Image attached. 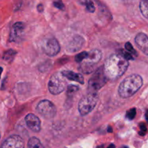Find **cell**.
Returning <instances> with one entry per match:
<instances>
[{"label":"cell","instance_id":"14","mask_svg":"<svg viewBox=\"0 0 148 148\" xmlns=\"http://www.w3.org/2000/svg\"><path fill=\"white\" fill-rule=\"evenodd\" d=\"M61 73L65 78L69 79V80L75 81V82H79L80 84H84V82H85L83 76L79 73H75V72L69 70L62 71Z\"/></svg>","mask_w":148,"mask_h":148},{"label":"cell","instance_id":"8","mask_svg":"<svg viewBox=\"0 0 148 148\" xmlns=\"http://www.w3.org/2000/svg\"><path fill=\"white\" fill-rule=\"evenodd\" d=\"M43 49L46 55L54 56L59 53L61 47L59 41L56 38H51L45 40L43 44Z\"/></svg>","mask_w":148,"mask_h":148},{"label":"cell","instance_id":"19","mask_svg":"<svg viewBox=\"0 0 148 148\" xmlns=\"http://www.w3.org/2000/svg\"><path fill=\"white\" fill-rule=\"evenodd\" d=\"M88 52L85 51L81 52V53H78V54L75 56V61H76L77 62H78V63H81L84 59H86L87 56H88Z\"/></svg>","mask_w":148,"mask_h":148},{"label":"cell","instance_id":"13","mask_svg":"<svg viewBox=\"0 0 148 148\" xmlns=\"http://www.w3.org/2000/svg\"><path fill=\"white\" fill-rule=\"evenodd\" d=\"M135 43L137 47L143 53L148 56V36L143 33H140L136 36Z\"/></svg>","mask_w":148,"mask_h":148},{"label":"cell","instance_id":"30","mask_svg":"<svg viewBox=\"0 0 148 148\" xmlns=\"http://www.w3.org/2000/svg\"><path fill=\"white\" fill-rule=\"evenodd\" d=\"M108 132H112V129H111V127H108Z\"/></svg>","mask_w":148,"mask_h":148},{"label":"cell","instance_id":"4","mask_svg":"<svg viewBox=\"0 0 148 148\" xmlns=\"http://www.w3.org/2000/svg\"><path fill=\"white\" fill-rule=\"evenodd\" d=\"M98 101V95L96 92H90L81 98L78 104V111L81 116L88 115L90 113Z\"/></svg>","mask_w":148,"mask_h":148},{"label":"cell","instance_id":"25","mask_svg":"<svg viewBox=\"0 0 148 148\" xmlns=\"http://www.w3.org/2000/svg\"><path fill=\"white\" fill-rule=\"evenodd\" d=\"M53 5H54L56 8L59 9V10H61L64 9V6L63 3H62L61 1H55L54 2H53Z\"/></svg>","mask_w":148,"mask_h":148},{"label":"cell","instance_id":"26","mask_svg":"<svg viewBox=\"0 0 148 148\" xmlns=\"http://www.w3.org/2000/svg\"><path fill=\"white\" fill-rule=\"evenodd\" d=\"M38 12H42L43 11V6L41 4L38 5Z\"/></svg>","mask_w":148,"mask_h":148},{"label":"cell","instance_id":"9","mask_svg":"<svg viewBox=\"0 0 148 148\" xmlns=\"http://www.w3.org/2000/svg\"><path fill=\"white\" fill-rule=\"evenodd\" d=\"M25 24L22 22H17L12 26L10 34V40L11 42H19L24 34Z\"/></svg>","mask_w":148,"mask_h":148},{"label":"cell","instance_id":"27","mask_svg":"<svg viewBox=\"0 0 148 148\" xmlns=\"http://www.w3.org/2000/svg\"><path fill=\"white\" fill-rule=\"evenodd\" d=\"M108 148H115V145L114 144H111L109 146H108Z\"/></svg>","mask_w":148,"mask_h":148},{"label":"cell","instance_id":"28","mask_svg":"<svg viewBox=\"0 0 148 148\" xmlns=\"http://www.w3.org/2000/svg\"><path fill=\"white\" fill-rule=\"evenodd\" d=\"M123 1H124V2L126 3H129V2H131L132 1H133V0H122Z\"/></svg>","mask_w":148,"mask_h":148},{"label":"cell","instance_id":"33","mask_svg":"<svg viewBox=\"0 0 148 148\" xmlns=\"http://www.w3.org/2000/svg\"><path fill=\"white\" fill-rule=\"evenodd\" d=\"M0 138H1V134H0Z\"/></svg>","mask_w":148,"mask_h":148},{"label":"cell","instance_id":"7","mask_svg":"<svg viewBox=\"0 0 148 148\" xmlns=\"http://www.w3.org/2000/svg\"><path fill=\"white\" fill-rule=\"evenodd\" d=\"M37 111L44 118L51 119L56 116V108L49 100H43L37 106Z\"/></svg>","mask_w":148,"mask_h":148},{"label":"cell","instance_id":"5","mask_svg":"<svg viewBox=\"0 0 148 148\" xmlns=\"http://www.w3.org/2000/svg\"><path fill=\"white\" fill-rule=\"evenodd\" d=\"M104 72L103 66H101L95 71L88 82V88L90 92H96L105 85L108 81Z\"/></svg>","mask_w":148,"mask_h":148},{"label":"cell","instance_id":"16","mask_svg":"<svg viewBox=\"0 0 148 148\" xmlns=\"http://www.w3.org/2000/svg\"><path fill=\"white\" fill-rule=\"evenodd\" d=\"M140 9L142 14L148 19V0H140Z\"/></svg>","mask_w":148,"mask_h":148},{"label":"cell","instance_id":"6","mask_svg":"<svg viewBox=\"0 0 148 148\" xmlns=\"http://www.w3.org/2000/svg\"><path fill=\"white\" fill-rule=\"evenodd\" d=\"M66 87V81L61 72H57L50 77L48 84L49 92L53 95L62 93Z\"/></svg>","mask_w":148,"mask_h":148},{"label":"cell","instance_id":"3","mask_svg":"<svg viewBox=\"0 0 148 148\" xmlns=\"http://www.w3.org/2000/svg\"><path fill=\"white\" fill-rule=\"evenodd\" d=\"M102 57V52L99 49H92L88 52V56L84 59L79 67V70L82 73L90 74L93 72L94 67L98 63Z\"/></svg>","mask_w":148,"mask_h":148},{"label":"cell","instance_id":"12","mask_svg":"<svg viewBox=\"0 0 148 148\" xmlns=\"http://www.w3.org/2000/svg\"><path fill=\"white\" fill-rule=\"evenodd\" d=\"M85 43V39L79 35H76L72 38V40L66 46V50L69 52H75L79 51Z\"/></svg>","mask_w":148,"mask_h":148},{"label":"cell","instance_id":"11","mask_svg":"<svg viewBox=\"0 0 148 148\" xmlns=\"http://www.w3.org/2000/svg\"><path fill=\"white\" fill-rule=\"evenodd\" d=\"M26 125L31 131L38 132L40 130V121L37 116L33 114H27L25 119Z\"/></svg>","mask_w":148,"mask_h":148},{"label":"cell","instance_id":"10","mask_svg":"<svg viewBox=\"0 0 148 148\" xmlns=\"http://www.w3.org/2000/svg\"><path fill=\"white\" fill-rule=\"evenodd\" d=\"M0 148H25L24 141L19 135H12L4 140Z\"/></svg>","mask_w":148,"mask_h":148},{"label":"cell","instance_id":"20","mask_svg":"<svg viewBox=\"0 0 148 148\" xmlns=\"http://www.w3.org/2000/svg\"><path fill=\"white\" fill-rule=\"evenodd\" d=\"M125 49H126V50L127 51L130 52V53H132V54L133 56H134V55L135 56H137V51H136L134 50V48H133L132 45L131 43H130V42H127V43L125 44Z\"/></svg>","mask_w":148,"mask_h":148},{"label":"cell","instance_id":"2","mask_svg":"<svg viewBox=\"0 0 148 148\" xmlns=\"http://www.w3.org/2000/svg\"><path fill=\"white\" fill-rule=\"evenodd\" d=\"M143 85V79L140 75L134 74L127 77L119 87V95L123 98L134 95Z\"/></svg>","mask_w":148,"mask_h":148},{"label":"cell","instance_id":"17","mask_svg":"<svg viewBox=\"0 0 148 148\" xmlns=\"http://www.w3.org/2000/svg\"><path fill=\"white\" fill-rule=\"evenodd\" d=\"M16 54V52L14 50H8L4 53L3 55V59L7 62H11L13 59H14V56Z\"/></svg>","mask_w":148,"mask_h":148},{"label":"cell","instance_id":"29","mask_svg":"<svg viewBox=\"0 0 148 148\" xmlns=\"http://www.w3.org/2000/svg\"><path fill=\"white\" fill-rule=\"evenodd\" d=\"M145 117H146V119H147V121H148V110L147 111V112H146V114H145Z\"/></svg>","mask_w":148,"mask_h":148},{"label":"cell","instance_id":"1","mask_svg":"<svg viewBox=\"0 0 148 148\" xmlns=\"http://www.w3.org/2000/svg\"><path fill=\"white\" fill-rule=\"evenodd\" d=\"M128 66L127 59L120 53H114L106 60L103 69L108 79H117L125 73Z\"/></svg>","mask_w":148,"mask_h":148},{"label":"cell","instance_id":"15","mask_svg":"<svg viewBox=\"0 0 148 148\" xmlns=\"http://www.w3.org/2000/svg\"><path fill=\"white\" fill-rule=\"evenodd\" d=\"M27 148H44V147L37 137H33L27 143Z\"/></svg>","mask_w":148,"mask_h":148},{"label":"cell","instance_id":"23","mask_svg":"<svg viewBox=\"0 0 148 148\" xmlns=\"http://www.w3.org/2000/svg\"><path fill=\"white\" fill-rule=\"evenodd\" d=\"M79 87L76 86V85H69V86L67 87V93L68 94H71V93H74V92H77V91L79 90Z\"/></svg>","mask_w":148,"mask_h":148},{"label":"cell","instance_id":"24","mask_svg":"<svg viewBox=\"0 0 148 148\" xmlns=\"http://www.w3.org/2000/svg\"><path fill=\"white\" fill-rule=\"evenodd\" d=\"M140 134L142 136H144L147 131V127H146L145 124L144 123H141V124H140Z\"/></svg>","mask_w":148,"mask_h":148},{"label":"cell","instance_id":"31","mask_svg":"<svg viewBox=\"0 0 148 148\" xmlns=\"http://www.w3.org/2000/svg\"><path fill=\"white\" fill-rule=\"evenodd\" d=\"M2 71H3L2 67H1V66H0V77H1V72H2Z\"/></svg>","mask_w":148,"mask_h":148},{"label":"cell","instance_id":"22","mask_svg":"<svg viewBox=\"0 0 148 148\" xmlns=\"http://www.w3.org/2000/svg\"><path fill=\"white\" fill-rule=\"evenodd\" d=\"M120 54L122 55L123 56H124V58H125L126 59H127V60H132V59H134V57H133V55L132 54V53H130V52H128L127 51H123L121 50V53H119Z\"/></svg>","mask_w":148,"mask_h":148},{"label":"cell","instance_id":"32","mask_svg":"<svg viewBox=\"0 0 148 148\" xmlns=\"http://www.w3.org/2000/svg\"><path fill=\"white\" fill-rule=\"evenodd\" d=\"M122 148H128L127 147H122Z\"/></svg>","mask_w":148,"mask_h":148},{"label":"cell","instance_id":"18","mask_svg":"<svg viewBox=\"0 0 148 148\" xmlns=\"http://www.w3.org/2000/svg\"><path fill=\"white\" fill-rule=\"evenodd\" d=\"M82 4H83L84 5H85L86 10H88L89 12H95V6H94L93 3L91 1H90V0H83Z\"/></svg>","mask_w":148,"mask_h":148},{"label":"cell","instance_id":"21","mask_svg":"<svg viewBox=\"0 0 148 148\" xmlns=\"http://www.w3.org/2000/svg\"><path fill=\"white\" fill-rule=\"evenodd\" d=\"M136 112H137V111H136L135 108H132V109L129 110V111H127V114H126V117L130 120L134 119V117H135L136 116Z\"/></svg>","mask_w":148,"mask_h":148}]
</instances>
